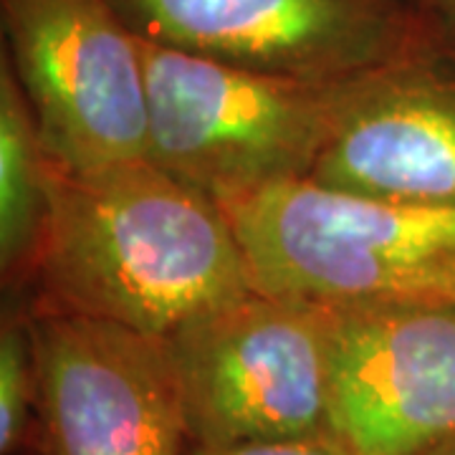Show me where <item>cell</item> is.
<instances>
[{"label":"cell","instance_id":"13","mask_svg":"<svg viewBox=\"0 0 455 455\" xmlns=\"http://www.w3.org/2000/svg\"><path fill=\"white\" fill-rule=\"evenodd\" d=\"M425 455H455V438L445 440V443H440L438 448H433V451H427Z\"/></svg>","mask_w":455,"mask_h":455},{"label":"cell","instance_id":"3","mask_svg":"<svg viewBox=\"0 0 455 455\" xmlns=\"http://www.w3.org/2000/svg\"><path fill=\"white\" fill-rule=\"evenodd\" d=\"M149 160L218 205L309 180L362 76L304 82L140 38Z\"/></svg>","mask_w":455,"mask_h":455},{"label":"cell","instance_id":"7","mask_svg":"<svg viewBox=\"0 0 455 455\" xmlns=\"http://www.w3.org/2000/svg\"><path fill=\"white\" fill-rule=\"evenodd\" d=\"M36 455H185L178 374L164 339L68 311H28Z\"/></svg>","mask_w":455,"mask_h":455},{"label":"cell","instance_id":"8","mask_svg":"<svg viewBox=\"0 0 455 455\" xmlns=\"http://www.w3.org/2000/svg\"><path fill=\"white\" fill-rule=\"evenodd\" d=\"M329 435L349 455L455 438V307L337 309Z\"/></svg>","mask_w":455,"mask_h":455},{"label":"cell","instance_id":"4","mask_svg":"<svg viewBox=\"0 0 455 455\" xmlns=\"http://www.w3.org/2000/svg\"><path fill=\"white\" fill-rule=\"evenodd\" d=\"M334 326L337 309L253 289L164 339L190 445L329 435Z\"/></svg>","mask_w":455,"mask_h":455},{"label":"cell","instance_id":"10","mask_svg":"<svg viewBox=\"0 0 455 455\" xmlns=\"http://www.w3.org/2000/svg\"><path fill=\"white\" fill-rule=\"evenodd\" d=\"M51 205L49 152L11 64H0V268L8 286L33 281Z\"/></svg>","mask_w":455,"mask_h":455},{"label":"cell","instance_id":"14","mask_svg":"<svg viewBox=\"0 0 455 455\" xmlns=\"http://www.w3.org/2000/svg\"><path fill=\"white\" fill-rule=\"evenodd\" d=\"M430 5H438L440 11H445L455 20V0H427Z\"/></svg>","mask_w":455,"mask_h":455},{"label":"cell","instance_id":"6","mask_svg":"<svg viewBox=\"0 0 455 455\" xmlns=\"http://www.w3.org/2000/svg\"><path fill=\"white\" fill-rule=\"evenodd\" d=\"M5 46L53 163L149 160L140 38L112 0H0Z\"/></svg>","mask_w":455,"mask_h":455},{"label":"cell","instance_id":"5","mask_svg":"<svg viewBox=\"0 0 455 455\" xmlns=\"http://www.w3.org/2000/svg\"><path fill=\"white\" fill-rule=\"evenodd\" d=\"M149 44L304 82H347L440 49L427 0H112Z\"/></svg>","mask_w":455,"mask_h":455},{"label":"cell","instance_id":"1","mask_svg":"<svg viewBox=\"0 0 455 455\" xmlns=\"http://www.w3.org/2000/svg\"><path fill=\"white\" fill-rule=\"evenodd\" d=\"M49 172L36 309L170 339L253 291L223 208L152 160L74 170L49 157Z\"/></svg>","mask_w":455,"mask_h":455},{"label":"cell","instance_id":"2","mask_svg":"<svg viewBox=\"0 0 455 455\" xmlns=\"http://www.w3.org/2000/svg\"><path fill=\"white\" fill-rule=\"evenodd\" d=\"M220 208L256 291L329 309L455 307V205L293 180Z\"/></svg>","mask_w":455,"mask_h":455},{"label":"cell","instance_id":"9","mask_svg":"<svg viewBox=\"0 0 455 455\" xmlns=\"http://www.w3.org/2000/svg\"><path fill=\"white\" fill-rule=\"evenodd\" d=\"M309 182L349 196L455 205V71L443 51L362 76Z\"/></svg>","mask_w":455,"mask_h":455},{"label":"cell","instance_id":"11","mask_svg":"<svg viewBox=\"0 0 455 455\" xmlns=\"http://www.w3.org/2000/svg\"><path fill=\"white\" fill-rule=\"evenodd\" d=\"M36 425V359L28 314H11L0 329V453L31 448Z\"/></svg>","mask_w":455,"mask_h":455},{"label":"cell","instance_id":"12","mask_svg":"<svg viewBox=\"0 0 455 455\" xmlns=\"http://www.w3.org/2000/svg\"><path fill=\"white\" fill-rule=\"evenodd\" d=\"M185 455H349L329 435L291 440H263L241 445H188Z\"/></svg>","mask_w":455,"mask_h":455}]
</instances>
